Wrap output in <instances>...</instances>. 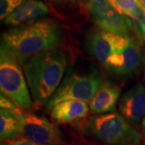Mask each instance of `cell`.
Here are the masks:
<instances>
[{
    "label": "cell",
    "instance_id": "cell-17",
    "mask_svg": "<svg viewBox=\"0 0 145 145\" xmlns=\"http://www.w3.org/2000/svg\"><path fill=\"white\" fill-rule=\"evenodd\" d=\"M118 9L123 14L129 17L135 9L137 4L140 3L139 0H110Z\"/></svg>",
    "mask_w": 145,
    "mask_h": 145
},
{
    "label": "cell",
    "instance_id": "cell-5",
    "mask_svg": "<svg viewBox=\"0 0 145 145\" xmlns=\"http://www.w3.org/2000/svg\"><path fill=\"white\" fill-rule=\"evenodd\" d=\"M103 82L100 74L96 71L82 73L70 69L47 104V110L50 111L57 104L68 100L89 103Z\"/></svg>",
    "mask_w": 145,
    "mask_h": 145
},
{
    "label": "cell",
    "instance_id": "cell-21",
    "mask_svg": "<svg viewBox=\"0 0 145 145\" xmlns=\"http://www.w3.org/2000/svg\"><path fill=\"white\" fill-rule=\"evenodd\" d=\"M59 2H77V1H82V0H56Z\"/></svg>",
    "mask_w": 145,
    "mask_h": 145
},
{
    "label": "cell",
    "instance_id": "cell-1",
    "mask_svg": "<svg viewBox=\"0 0 145 145\" xmlns=\"http://www.w3.org/2000/svg\"><path fill=\"white\" fill-rule=\"evenodd\" d=\"M68 63L67 53L57 48L39 52L21 64L36 105L47 106L61 83Z\"/></svg>",
    "mask_w": 145,
    "mask_h": 145
},
{
    "label": "cell",
    "instance_id": "cell-18",
    "mask_svg": "<svg viewBox=\"0 0 145 145\" xmlns=\"http://www.w3.org/2000/svg\"><path fill=\"white\" fill-rule=\"evenodd\" d=\"M0 106H1V109L11 110L16 113H19L23 110L19 106H17L15 103H13L11 100H10L9 98H7L2 93L0 95Z\"/></svg>",
    "mask_w": 145,
    "mask_h": 145
},
{
    "label": "cell",
    "instance_id": "cell-2",
    "mask_svg": "<svg viewBox=\"0 0 145 145\" xmlns=\"http://www.w3.org/2000/svg\"><path fill=\"white\" fill-rule=\"evenodd\" d=\"M61 41V27L55 21L45 19L6 31L2 36L1 48L22 64L39 52L57 48Z\"/></svg>",
    "mask_w": 145,
    "mask_h": 145
},
{
    "label": "cell",
    "instance_id": "cell-15",
    "mask_svg": "<svg viewBox=\"0 0 145 145\" xmlns=\"http://www.w3.org/2000/svg\"><path fill=\"white\" fill-rule=\"evenodd\" d=\"M132 22L134 33L136 39L140 42H144V34L145 31V7L139 3L132 14L129 16Z\"/></svg>",
    "mask_w": 145,
    "mask_h": 145
},
{
    "label": "cell",
    "instance_id": "cell-9",
    "mask_svg": "<svg viewBox=\"0 0 145 145\" xmlns=\"http://www.w3.org/2000/svg\"><path fill=\"white\" fill-rule=\"evenodd\" d=\"M48 12V7L42 1L27 0L6 18L4 24L8 26H24L36 22Z\"/></svg>",
    "mask_w": 145,
    "mask_h": 145
},
{
    "label": "cell",
    "instance_id": "cell-7",
    "mask_svg": "<svg viewBox=\"0 0 145 145\" xmlns=\"http://www.w3.org/2000/svg\"><path fill=\"white\" fill-rule=\"evenodd\" d=\"M22 124L23 136L37 145H61L59 128L44 116L22 110L18 113Z\"/></svg>",
    "mask_w": 145,
    "mask_h": 145
},
{
    "label": "cell",
    "instance_id": "cell-14",
    "mask_svg": "<svg viewBox=\"0 0 145 145\" xmlns=\"http://www.w3.org/2000/svg\"><path fill=\"white\" fill-rule=\"evenodd\" d=\"M23 135L22 124L18 113L1 109L0 137L1 140H13Z\"/></svg>",
    "mask_w": 145,
    "mask_h": 145
},
{
    "label": "cell",
    "instance_id": "cell-11",
    "mask_svg": "<svg viewBox=\"0 0 145 145\" xmlns=\"http://www.w3.org/2000/svg\"><path fill=\"white\" fill-rule=\"evenodd\" d=\"M85 102L68 100L57 104L49 111L52 120L59 123H70L85 118L89 112Z\"/></svg>",
    "mask_w": 145,
    "mask_h": 145
},
{
    "label": "cell",
    "instance_id": "cell-10",
    "mask_svg": "<svg viewBox=\"0 0 145 145\" xmlns=\"http://www.w3.org/2000/svg\"><path fill=\"white\" fill-rule=\"evenodd\" d=\"M121 93L119 86L103 81L97 93L89 103L91 113L96 114L114 112Z\"/></svg>",
    "mask_w": 145,
    "mask_h": 145
},
{
    "label": "cell",
    "instance_id": "cell-16",
    "mask_svg": "<svg viewBox=\"0 0 145 145\" xmlns=\"http://www.w3.org/2000/svg\"><path fill=\"white\" fill-rule=\"evenodd\" d=\"M23 0H0V19L4 20L6 18L24 3Z\"/></svg>",
    "mask_w": 145,
    "mask_h": 145
},
{
    "label": "cell",
    "instance_id": "cell-23",
    "mask_svg": "<svg viewBox=\"0 0 145 145\" xmlns=\"http://www.w3.org/2000/svg\"><path fill=\"white\" fill-rule=\"evenodd\" d=\"M144 41H145V31H144Z\"/></svg>",
    "mask_w": 145,
    "mask_h": 145
},
{
    "label": "cell",
    "instance_id": "cell-6",
    "mask_svg": "<svg viewBox=\"0 0 145 145\" xmlns=\"http://www.w3.org/2000/svg\"><path fill=\"white\" fill-rule=\"evenodd\" d=\"M86 7L94 24L103 31L120 36H131L133 24L110 0H88ZM135 34V33H134Z\"/></svg>",
    "mask_w": 145,
    "mask_h": 145
},
{
    "label": "cell",
    "instance_id": "cell-19",
    "mask_svg": "<svg viewBox=\"0 0 145 145\" xmlns=\"http://www.w3.org/2000/svg\"><path fill=\"white\" fill-rule=\"evenodd\" d=\"M1 145H37L25 137H20L13 140H3Z\"/></svg>",
    "mask_w": 145,
    "mask_h": 145
},
{
    "label": "cell",
    "instance_id": "cell-3",
    "mask_svg": "<svg viewBox=\"0 0 145 145\" xmlns=\"http://www.w3.org/2000/svg\"><path fill=\"white\" fill-rule=\"evenodd\" d=\"M90 133L105 145H139L141 135L122 114L94 115L88 120Z\"/></svg>",
    "mask_w": 145,
    "mask_h": 145
},
{
    "label": "cell",
    "instance_id": "cell-13",
    "mask_svg": "<svg viewBox=\"0 0 145 145\" xmlns=\"http://www.w3.org/2000/svg\"><path fill=\"white\" fill-rule=\"evenodd\" d=\"M122 65L118 72V77H131L138 72L142 62V52L140 41L133 36L128 44L121 50Z\"/></svg>",
    "mask_w": 145,
    "mask_h": 145
},
{
    "label": "cell",
    "instance_id": "cell-4",
    "mask_svg": "<svg viewBox=\"0 0 145 145\" xmlns=\"http://www.w3.org/2000/svg\"><path fill=\"white\" fill-rule=\"evenodd\" d=\"M23 67L13 55L1 48L0 89L3 93L21 109L31 111L33 102Z\"/></svg>",
    "mask_w": 145,
    "mask_h": 145
},
{
    "label": "cell",
    "instance_id": "cell-8",
    "mask_svg": "<svg viewBox=\"0 0 145 145\" xmlns=\"http://www.w3.org/2000/svg\"><path fill=\"white\" fill-rule=\"evenodd\" d=\"M121 114L130 123L138 124L145 117V86L138 83L121 97L119 103Z\"/></svg>",
    "mask_w": 145,
    "mask_h": 145
},
{
    "label": "cell",
    "instance_id": "cell-12",
    "mask_svg": "<svg viewBox=\"0 0 145 145\" xmlns=\"http://www.w3.org/2000/svg\"><path fill=\"white\" fill-rule=\"evenodd\" d=\"M86 44L89 52L105 68L110 59L116 52L106 31L92 32L89 36Z\"/></svg>",
    "mask_w": 145,
    "mask_h": 145
},
{
    "label": "cell",
    "instance_id": "cell-24",
    "mask_svg": "<svg viewBox=\"0 0 145 145\" xmlns=\"http://www.w3.org/2000/svg\"><path fill=\"white\" fill-rule=\"evenodd\" d=\"M23 1H24V2H25V1H27V0H23Z\"/></svg>",
    "mask_w": 145,
    "mask_h": 145
},
{
    "label": "cell",
    "instance_id": "cell-20",
    "mask_svg": "<svg viewBox=\"0 0 145 145\" xmlns=\"http://www.w3.org/2000/svg\"><path fill=\"white\" fill-rule=\"evenodd\" d=\"M142 131H143V135H144V139L145 141V117L142 121Z\"/></svg>",
    "mask_w": 145,
    "mask_h": 145
},
{
    "label": "cell",
    "instance_id": "cell-22",
    "mask_svg": "<svg viewBox=\"0 0 145 145\" xmlns=\"http://www.w3.org/2000/svg\"><path fill=\"white\" fill-rule=\"evenodd\" d=\"M139 1H140V3H141V4L145 7V0H139Z\"/></svg>",
    "mask_w": 145,
    "mask_h": 145
}]
</instances>
